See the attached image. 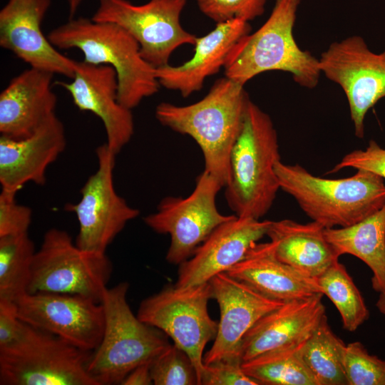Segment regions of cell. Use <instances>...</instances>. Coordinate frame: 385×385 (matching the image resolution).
I'll use <instances>...</instances> for the list:
<instances>
[{
	"instance_id": "cell-1",
	"label": "cell",
	"mask_w": 385,
	"mask_h": 385,
	"mask_svg": "<svg viewBox=\"0 0 385 385\" xmlns=\"http://www.w3.org/2000/svg\"><path fill=\"white\" fill-rule=\"evenodd\" d=\"M244 86L224 76L196 103L177 106L163 102L155 108V118L161 125L197 143L203 155L204 170L223 188L229 177L230 153L250 99Z\"/></svg>"
},
{
	"instance_id": "cell-2",
	"label": "cell",
	"mask_w": 385,
	"mask_h": 385,
	"mask_svg": "<svg viewBox=\"0 0 385 385\" xmlns=\"http://www.w3.org/2000/svg\"><path fill=\"white\" fill-rule=\"evenodd\" d=\"M281 160L278 138L270 115L249 99L240 130L229 157L225 197L238 217L260 220L279 189L274 165Z\"/></svg>"
},
{
	"instance_id": "cell-3",
	"label": "cell",
	"mask_w": 385,
	"mask_h": 385,
	"mask_svg": "<svg viewBox=\"0 0 385 385\" xmlns=\"http://www.w3.org/2000/svg\"><path fill=\"white\" fill-rule=\"evenodd\" d=\"M47 37L58 50H80L86 63L113 67L118 79V101L128 109L159 91L156 68L142 57L137 41L116 24L73 17Z\"/></svg>"
},
{
	"instance_id": "cell-4",
	"label": "cell",
	"mask_w": 385,
	"mask_h": 385,
	"mask_svg": "<svg viewBox=\"0 0 385 385\" xmlns=\"http://www.w3.org/2000/svg\"><path fill=\"white\" fill-rule=\"evenodd\" d=\"M274 170L280 189L325 228L352 225L385 205L384 179L366 170L359 169L348 178L328 179L314 175L298 164L279 160Z\"/></svg>"
},
{
	"instance_id": "cell-5",
	"label": "cell",
	"mask_w": 385,
	"mask_h": 385,
	"mask_svg": "<svg viewBox=\"0 0 385 385\" xmlns=\"http://www.w3.org/2000/svg\"><path fill=\"white\" fill-rule=\"evenodd\" d=\"M301 0H275L267 21L242 37L224 65L225 76L243 86L260 73L280 71L295 83L313 89L322 75L319 58L297 45L293 29Z\"/></svg>"
},
{
	"instance_id": "cell-6",
	"label": "cell",
	"mask_w": 385,
	"mask_h": 385,
	"mask_svg": "<svg viewBox=\"0 0 385 385\" xmlns=\"http://www.w3.org/2000/svg\"><path fill=\"white\" fill-rule=\"evenodd\" d=\"M129 284L107 288L101 303L105 326L88 371L98 385L121 384L135 367L151 363L171 344L160 330L142 322L127 301Z\"/></svg>"
},
{
	"instance_id": "cell-7",
	"label": "cell",
	"mask_w": 385,
	"mask_h": 385,
	"mask_svg": "<svg viewBox=\"0 0 385 385\" xmlns=\"http://www.w3.org/2000/svg\"><path fill=\"white\" fill-rule=\"evenodd\" d=\"M91 354L24 322L19 339L0 349V384L98 385L88 371Z\"/></svg>"
},
{
	"instance_id": "cell-8",
	"label": "cell",
	"mask_w": 385,
	"mask_h": 385,
	"mask_svg": "<svg viewBox=\"0 0 385 385\" xmlns=\"http://www.w3.org/2000/svg\"><path fill=\"white\" fill-rule=\"evenodd\" d=\"M112 270L106 253L81 250L67 232L51 228L34 255L28 293L80 294L101 302Z\"/></svg>"
},
{
	"instance_id": "cell-9",
	"label": "cell",
	"mask_w": 385,
	"mask_h": 385,
	"mask_svg": "<svg viewBox=\"0 0 385 385\" xmlns=\"http://www.w3.org/2000/svg\"><path fill=\"white\" fill-rule=\"evenodd\" d=\"M211 298L209 282L185 288L167 285L143 299L137 312L142 322L163 332L189 356L199 385L205 368L203 351L218 327L208 312Z\"/></svg>"
},
{
	"instance_id": "cell-10",
	"label": "cell",
	"mask_w": 385,
	"mask_h": 385,
	"mask_svg": "<svg viewBox=\"0 0 385 385\" xmlns=\"http://www.w3.org/2000/svg\"><path fill=\"white\" fill-rule=\"evenodd\" d=\"M222 188L215 178L204 170L188 197H164L157 211L143 218L156 233L170 235L166 254L169 263L180 265L189 259L217 226L236 216L219 212L216 197Z\"/></svg>"
},
{
	"instance_id": "cell-11",
	"label": "cell",
	"mask_w": 385,
	"mask_h": 385,
	"mask_svg": "<svg viewBox=\"0 0 385 385\" xmlns=\"http://www.w3.org/2000/svg\"><path fill=\"white\" fill-rule=\"evenodd\" d=\"M186 4L187 0H149L140 5L128 0H99L91 19L125 29L138 43L142 57L157 68L169 64L179 46L195 43L197 36L180 23Z\"/></svg>"
},
{
	"instance_id": "cell-12",
	"label": "cell",
	"mask_w": 385,
	"mask_h": 385,
	"mask_svg": "<svg viewBox=\"0 0 385 385\" xmlns=\"http://www.w3.org/2000/svg\"><path fill=\"white\" fill-rule=\"evenodd\" d=\"M98 168L81 190V200L65 209L76 214L79 231L75 240L81 250L106 253L126 224L140 211L118 195L113 185L115 154L106 143L96 150Z\"/></svg>"
},
{
	"instance_id": "cell-13",
	"label": "cell",
	"mask_w": 385,
	"mask_h": 385,
	"mask_svg": "<svg viewBox=\"0 0 385 385\" xmlns=\"http://www.w3.org/2000/svg\"><path fill=\"white\" fill-rule=\"evenodd\" d=\"M322 74L343 90L355 135H364L369 109L385 98V50L373 52L360 36L332 43L319 58Z\"/></svg>"
},
{
	"instance_id": "cell-14",
	"label": "cell",
	"mask_w": 385,
	"mask_h": 385,
	"mask_svg": "<svg viewBox=\"0 0 385 385\" xmlns=\"http://www.w3.org/2000/svg\"><path fill=\"white\" fill-rule=\"evenodd\" d=\"M24 322L55 334L86 351L99 345L104 331L101 302L80 294L27 293L16 302Z\"/></svg>"
},
{
	"instance_id": "cell-15",
	"label": "cell",
	"mask_w": 385,
	"mask_h": 385,
	"mask_svg": "<svg viewBox=\"0 0 385 385\" xmlns=\"http://www.w3.org/2000/svg\"><path fill=\"white\" fill-rule=\"evenodd\" d=\"M209 283L220 318L214 342L204 354V364L241 359L240 345L247 332L261 317L284 302L265 297L227 272L215 275Z\"/></svg>"
},
{
	"instance_id": "cell-16",
	"label": "cell",
	"mask_w": 385,
	"mask_h": 385,
	"mask_svg": "<svg viewBox=\"0 0 385 385\" xmlns=\"http://www.w3.org/2000/svg\"><path fill=\"white\" fill-rule=\"evenodd\" d=\"M51 0H9L0 11V46L30 67L72 78L76 61L59 52L41 24Z\"/></svg>"
},
{
	"instance_id": "cell-17",
	"label": "cell",
	"mask_w": 385,
	"mask_h": 385,
	"mask_svg": "<svg viewBox=\"0 0 385 385\" xmlns=\"http://www.w3.org/2000/svg\"><path fill=\"white\" fill-rule=\"evenodd\" d=\"M72 81H58L71 95L76 106L95 114L103 122L106 144L117 155L134 133L130 109L118 101V79L115 69L107 65L76 61Z\"/></svg>"
},
{
	"instance_id": "cell-18",
	"label": "cell",
	"mask_w": 385,
	"mask_h": 385,
	"mask_svg": "<svg viewBox=\"0 0 385 385\" xmlns=\"http://www.w3.org/2000/svg\"><path fill=\"white\" fill-rule=\"evenodd\" d=\"M271 220L235 216L217 226L179 265L175 286L185 288L209 282L215 275L227 272L244 258L250 248L266 235Z\"/></svg>"
},
{
	"instance_id": "cell-19",
	"label": "cell",
	"mask_w": 385,
	"mask_h": 385,
	"mask_svg": "<svg viewBox=\"0 0 385 385\" xmlns=\"http://www.w3.org/2000/svg\"><path fill=\"white\" fill-rule=\"evenodd\" d=\"M66 146L64 126L56 113L26 137L12 138L1 135V189L18 192L29 182L44 185L47 167Z\"/></svg>"
},
{
	"instance_id": "cell-20",
	"label": "cell",
	"mask_w": 385,
	"mask_h": 385,
	"mask_svg": "<svg viewBox=\"0 0 385 385\" xmlns=\"http://www.w3.org/2000/svg\"><path fill=\"white\" fill-rule=\"evenodd\" d=\"M323 294L284 302L261 317L242 339L243 361L306 340L326 315Z\"/></svg>"
},
{
	"instance_id": "cell-21",
	"label": "cell",
	"mask_w": 385,
	"mask_h": 385,
	"mask_svg": "<svg viewBox=\"0 0 385 385\" xmlns=\"http://www.w3.org/2000/svg\"><path fill=\"white\" fill-rule=\"evenodd\" d=\"M251 29L248 21L237 19L217 23L208 34L197 37L192 58L179 66L155 69L160 86L178 91L184 98L199 91L207 77L224 67L232 47Z\"/></svg>"
},
{
	"instance_id": "cell-22",
	"label": "cell",
	"mask_w": 385,
	"mask_h": 385,
	"mask_svg": "<svg viewBox=\"0 0 385 385\" xmlns=\"http://www.w3.org/2000/svg\"><path fill=\"white\" fill-rule=\"evenodd\" d=\"M53 75L30 67L10 81L0 93L1 135L26 137L55 113L57 97L51 89Z\"/></svg>"
},
{
	"instance_id": "cell-23",
	"label": "cell",
	"mask_w": 385,
	"mask_h": 385,
	"mask_svg": "<svg viewBox=\"0 0 385 385\" xmlns=\"http://www.w3.org/2000/svg\"><path fill=\"white\" fill-rule=\"evenodd\" d=\"M227 273L265 297L282 302L322 294L317 279L277 258L271 241L255 243Z\"/></svg>"
},
{
	"instance_id": "cell-24",
	"label": "cell",
	"mask_w": 385,
	"mask_h": 385,
	"mask_svg": "<svg viewBox=\"0 0 385 385\" xmlns=\"http://www.w3.org/2000/svg\"><path fill=\"white\" fill-rule=\"evenodd\" d=\"M324 227L312 221H271L266 235L277 258L303 274L317 279L339 257L324 235Z\"/></svg>"
},
{
	"instance_id": "cell-25",
	"label": "cell",
	"mask_w": 385,
	"mask_h": 385,
	"mask_svg": "<svg viewBox=\"0 0 385 385\" xmlns=\"http://www.w3.org/2000/svg\"><path fill=\"white\" fill-rule=\"evenodd\" d=\"M324 235L339 256L349 254L371 270V286L385 294V205L352 225L324 228Z\"/></svg>"
},
{
	"instance_id": "cell-26",
	"label": "cell",
	"mask_w": 385,
	"mask_h": 385,
	"mask_svg": "<svg viewBox=\"0 0 385 385\" xmlns=\"http://www.w3.org/2000/svg\"><path fill=\"white\" fill-rule=\"evenodd\" d=\"M304 342L269 351L243 361L242 369L260 385H317L302 358Z\"/></svg>"
},
{
	"instance_id": "cell-27",
	"label": "cell",
	"mask_w": 385,
	"mask_h": 385,
	"mask_svg": "<svg viewBox=\"0 0 385 385\" xmlns=\"http://www.w3.org/2000/svg\"><path fill=\"white\" fill-rule=\"evenodd\" d=\"M345 348L325 315L302 348L303 360L317 385H348L344 366Z\"/></svg>"
},
{
	"instance_id": "cell-28",
	"label": "cell",
	"mask_w": 385,
	"mask_h": 385,
	"mask_svg": "<svg viewBox=\"0 0 385 385\" xmlns=\"http://www.w3.org/2000/svg\"><path fill=\"white\" fill-rule=\"evenodd\" d=\"M35 253L28 234L0 237V300L16 304L28 293Z\"/></svg>"
},
{
	"instance_id": "cell-29",
	"label": "cell",
	"mask_w": 385,
	"mask_h": 385,
	"mask_svg": "<svg viewBox=\"0 0 385 385\" xmlns=\"http://www.w3.org/2000/svg\"><path fill=\"white\" fill-rule=\"evenodd\" d=\"M317 280L325 294L339 311L342 325L348 332H354L369 317V312L362 295L345 267L334 263Z\"/></svg>"
},
{
	"instance_id": "cell-30",
	"label": "cell",
	"mask_w": 385,
	"mask_h": 385,
	"mask_svg": "<svg viewBox=\"0 0 385 385\" xmlns=\"http://www.w3.org/2000/svg\"><path fill=\"white\" fill-rule=\"evenodd\" d=\"M150 374L155 385H199L189 356L174 344L150 363Z\"/></svg>"
},
{
	"instance_id": "cell-31",
	"label": "cell",
	"mask_w": 385,
	"mask_h": 385,
	"mask_svg": "<svg viewBox=\"0 0 385 385\" xmlns=\"http://www.w3.org/2000/svg\"><path fill=\"white\" fill-rule=\"evenodd\" d=\"M344 366L348 385H385V360L370 354L359 342L346 345Z\"/></svg>"
},
{
	"instance_id": "cell-32",
	"label": "cell",
	"mask_w": 385,
	"mask_h": 385,
	"mask_svg": "<svg viewBox=\"0 0 385 385\" xmlns=\"http://www.w3.org/2000/svg\"><path fill=\"white\" fill-rule=\"evenodd\" d=\"M200 11L216 24L232 19L250 22L262 16L267 0H194Z\"/></svg>"
},
{
	"instance_id": "cell-33",
	"label": "cell",
	"mask_w": 385,
	"mask_h": 385,
	"mask_svg": "<svg viewBox=\"0 0 385 385\" xmlns=\"http://www.w3.org/2000/svg\"><path fill=\"white\" fill-rule=\"evenodd\" d=\"M17 192L1 189L0 193V237L28 234L32 210L18 204Z\"/></svg>"
},
{
	"instance_id": "cell-34",
	"label": "cell",
	"mask_w": 385,
	"mask_h": 385,
	"mask_svg": "<svg viewBox=\"0 0 385 385\" xmlns=\"http://www.w3.org/2000/svg\"><path fill=\"white\" fill-rule=\"evenodd\" d=\"M240 359L220 360L205 365L200 385H260L247 375Z\"/></svg>"
},
{
	"instance_id": "cell-35",
	"label": "cell",
	"mask_w": 385,
	"mask_h": 385,
	"mask_svg": "<svg viewBox=\"0 0 385 385\" xmlns=\"http://www.w3.org/2000/svg\"><path fill=\"white\" fill-rule=\"evenodd\" d=\"M346 168L362 169L374 173L385 180V148L370 140L365 150L346 153L331 170L336 173Z\"/></svg>"
},
{
	"instance_id": "cell-36",
	"label": "cell",
	"mask_w": 385,
	"mask_h": 385,
	"mask_svg": "<svg viewBox=\"0 0 385 385\" xmlns=\"http://www.w3.org/2000/svg\"><path fill=\"white\" fill-rule=\"evenodd\" d=\"M24 322L17 313L16 304L0 300V349L13 344L20 337Z\"/></svg>"
},
{
	"instance_id": "cell-37",
	"label": "cell",
	"mask_w": 385,
	"mask_h": 385,
	"mask_svg": "<svg viewBox=\"0 0 385 385\" xmlns=\"http://www.w3.org/2000/svg\"><path fill=\"white\" fill-rule=\"evenodd\" d=\"M123 385L153 384L150 374V363L141 364L132 370L123 380Z\"/></svg>"
},
{
	"instance_id": "cell-38",
	"label": "cell",
	"mask_w": 385,
	"mask_h": 385,
	"mask_svg": "<svg viewBox=\"0 0 385 385\" xmlns=\"http://www.w3.org/2000/svg\"><path fill=\"white\" fill-rule=\"evenodd\" d=\"M83 0H67L68 5L69 19L74 17L75 14L78 11L80 5Z\"/></svg>"
},
{
	"instance_id": "cell-39",
	"label": "cell",
	"mask_w": 385,
	"mask_h": 385,
	"mask_svg": "<svg viewBox=\"0 0 385 385\" xmlns=\"http://www.w3.org/2000/svg\"><path fill=\"white\" fill-rule=\"evenodd\" d=\"M376 306L379 311L385 316V294H379V297L376 303Z\"/></svg>"
}]
</instances>
